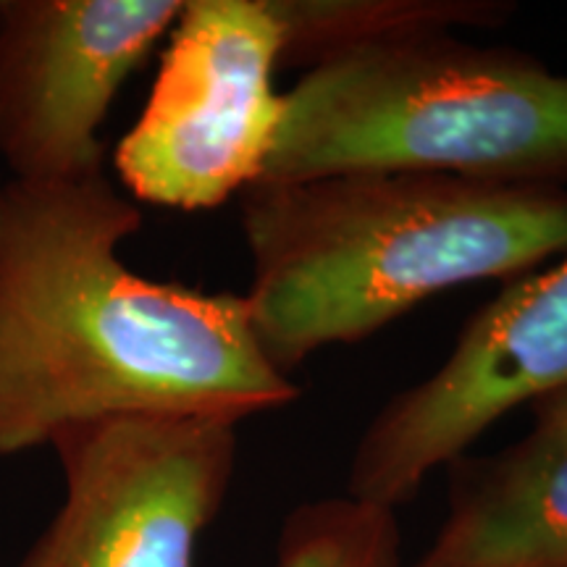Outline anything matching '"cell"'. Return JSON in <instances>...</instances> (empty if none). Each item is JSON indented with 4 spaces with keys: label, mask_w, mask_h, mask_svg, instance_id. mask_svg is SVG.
Instances as JSON below:
<instances>
[{
    "label": "cell",
    "mask_w": 567,
    "mask_h": 567,
    "mask_svg": "<svg viewBox=\"0 0 567 567\" xmlns=\"http://www.w3.org/2000/svg\"><path fill=\"white\" fill-rule=\"evenodd\" d=\"M140 205L105 172L0 187V457L116 415L234 423L300 386L260 347L245 295L134 274Z\"/></svg>",
    "instance_id": "6da1fadb"
},
{
    "label": "cell",
    "mask_w": 567,
    "mask_h": 567,
    "mask_svg": "<svg viewBox=\"0 0 567 567\" xmlns=\"http://www.w3.org/2000/svg\"><path fill=\"white\" fill-rule=\"evenodd\" d=\"M268 360L292 373L444 289L513 281L567 252V189L450 174H329L239 195Z\"/></svg>",
    "instance_id": "7a4b0ae2"
},
{
    "label": "cell",
    "mask_w": 567,
    "mask_h": 567,
    "mask_svg": "<svg viewBox=\"0 0 567 567\" xmlns=\"http://www.w3.org/2000/svg\"><path fill=\"white\" fill-rule=\"evenodd\" d=\"M329 174H450L567 182V74L452 32L358 48L281 92L258 182Z\"/></svg>",
    "instance_id": "3957f363"
},
{
    "label": "cell",
    "mask_w": 567,
    "mask_h": 567,
    "mask_svg": "<svg viewBox=\"0 0 567 567\" xmlns=\"http://www.w3.org/2000/svg\"><path fill=\"white\" fill-rule=\"evenodd\" d=\"M281 27L268 0H189L140 118L116 147L134 203L208 210L264 176L281 122Z\"/></svg>",
    "instance_id": "277c9868"
},
{
    "label": "cell",
    "mask_w": 567,
    "mask_h": 567,
    "mask_svg": "<svg viewBox=\"0 0 567 567\" xmlns=\"http://www.w3.org/2000/svg\"><path fill=\"white\" fill-rule=\"evenodd\" d=\"M63 505L17 567H195L237 465V425L116 415L51 442Z\"/></svg>",
    "instance_id": "5b68a950"
},
{
    "label": "cell",
    "mask_w": 567,
    "mask_h": 567,
    "mask_svg": "<svg viewBox=\"0 0 567 567\" xmlns=\"http://www.w3.org/2000/svg\"><path fill=\"white\" fill-rule=\"evenodd\" d=\"M567 386V252L507 281L465 323L436 373L394 394L365 425L347 494L396 509L488 425Z\"/></svg>",
    "instance_id": "8992f818"
},
{
    "label": "cell",
    "mask_w": 567,
    "mask_h": 567,
    "mask_svg": "<svg viewBox=\"0 0 567 567\" xmlns=\"http://www.w3.org/2000/svg\"><path fill=\"white\" fill-rule=\"evenodd\" d=\"M182 9V0H0V158L13 179L105 172L101 124Z\"/></svg>",
    "instance_id": "52a82bcc"
},
{
    "label": "cell",
    "mask_w": 567,
    "mask_h": 567,
    "mask_svg": "<svg viewBox=\"0 0 567 567\" xmlns=\"http://www.w3.org/2000/svg\"><path fill=\"white\" fill-rule=\"evenodd\" d=\"M450 471L442 526L408 567H567V386L534 402L526 436Z\"/></svg>",
    "instance_id": "ba28073f"
},
{
    "label": "cell",
    "mask_w": 567,
    "mask_h": 567,
    "mask_svg": "<svg viewBox=\"0 0 567 567\" xmlns=\"http://www.w3.org/2000/svg\"><path fill=\"white\" fill-rule=\"evenodd\" d=\"M281 27V63H316L379 42L492 27L513 13L494 0H268Z\"/></svg>",
    "instance_id": "9c48e42d"
},
{
    "label": "cell",
    "mask_w": 567,
    "mask_h": 567,
    "mask_svg": "<svg viewBox=\"0 0 567 567\" xmlns=\"http://www.w3.org/2000/svg\"><path fill=\"white\" fill-rule=\"evenodd\" d=\"M274 567H402L394 509L326 496L284 517Z\"/></svg>",
    "instance_id": "30bf717a"
}]
</instances>
